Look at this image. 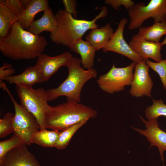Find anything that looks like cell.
<instances>
[{
	"label": "cell",
	"mask_w": 166,
	"mask_h": 166,
	"mask_svg": "<svg viewBox=\"0 0 166 166\" xmlns=\"http://www.w3.org/2000/svg\"><path fill=\"white\" fill-rule=\"evenodd\" d=\"M48 44L45 38L36 35L23 29L17 22L7 35L0 38V51L3 55L14 60L37 58Z\"/></svg>",
	"instance_id": "6da1fadb"
},
{
	"label": "cell",
	"mask_w": 166,
	"mask_h": 166,
	"mask_svg": "<svg viewBox=\"0 0 166 166\" xmlns=\"http://www.w3.org/2000/svg\"><path fill=\"white\" fill-rule=\"evenodd\" d=\"M100 9L101 12L91 20L77 19L64 10H58L55 14L57 26L55 31L50 34V39L57 45L66 46L70 49L74 42L82 39L87 31L98 28L97 21L105 17L108 13L107 6H104Z\"/></svg>",
	"instance_id": "7a4b0ae2"
},
{
	"label": "cell",
	"mask_w": 166,
	"mask_h": 166,
	"mask_svg": "<svg viewBox=\"0 0 166 166\" xmlns=\"http://www.w3.org/2000/svg\"><path fill=\"white\" fill-rule=\"evenodd\" d=\"M81 59L73 57L66 66L67 78L58 87L46 90L48 101L60 96L66 97V101L80 103L81 93L84 85L91 79L97 77V70L92 68L85 70L81 67Z\"/></svg>",
	"instance_id": "3957f363"
},
{
	"label": "cell",
	"mask_w": 166,
	"mask_h": 166,
	"mask_svg": "<svg viewBox=\"0 0 166 166\" xmlns=\"http://www.w3.org/2000/svg\"><path fill=\"white\" fill-rule=\"evenodd\" d=\"M97 112L90 106L67 101L51 106L45 120L46 128L62 131L85 120L95 118Z\"/></svg>",
	"instance_id": "277c9868"
},
{
	"label": "cell",
	"mask_w": 166,
	"mask_h": 166,
	"mask_svg": "<svg viewBox=\"0 0 166 166\" xmlns=\"http://www.w3.org/2000/svg\"><path fill=\"white\" fill-rule=\"evenodd\" d=\"M16 91L23 105L35 117L40 130L46 128L45 120L51 106L48 104V95L43 88L16 85Z\"/></svg>",
	"instance_id": "5b68a950"
},
{
	"label": "cell",
	"mask_w": 166,
	"mask_h": 166,
	"mask_svg": "<svg viewBox=\"0 0 166 166\" xmlns=\"http://www.w3.org/2000/svg\"><path fill=\"white\" fill-rule=\"evenodd\" d=\"M128 29L131 30L139 28L150 18L154 22L166 20V0H151L147 5L143 2L135 4L128 10Z\"/></svg>",
	"instance_id": "8992f818"
},
{
	"label": "cell",
	"mask_w": 166,
	"mask_h": 166,
	"mask_svg": "<svg viewBox=\"0 0 166 166\" xmlns=\"http://www.w3.org/2000/svg\"><path fill=\"white\" fill-rule=\"evenodd\" d=\"M135 65L132 62L126 67H117L114 63L107 73L99 77L97 81L99 86L109 94L123 90L126 86L131 85Z\"/></svg>",
	"instance_id": "52a82bcc"
},
{
	"label": "cell",
	"mask_w": 166,
	"mask_h": 166,
	"mask_svg": "<svg viewBox=\"0 0 166 166\" xmlns=\"http://www.w3.org/2000/svg\"><path fill=\"white\" fill-rule=\"evenodd\" d=\"M4 90L10 96L14 108L13 132L21 138L26 144L30 146L32 134L40 130V126L34 116L16 101L7 87Z\"/></svg>",
	"instance_id": "ba28073f"
},
{
	"label": "cell",
	"mask_w": 166,
	"mask_h": 166,
	"mask_svg": "<svg viewBox=\"0 0 166 166\" xmlns=\"http://www.w3.org/2000/svg\"><path fill=\"white\" fill-rule=\"evenodd\" d=\"M128 22L126 18L121 19L117 30L107 45L102 49V51H111L121 54L136 63L144 60L133 50L124 39L123 32Z\"/></svg>",
	"instance_id": "9c48e42d"
},
{
	"label": "cell",
	"mask_w": 166,
	"mask_h": 166,
	"mask_svg": "<svg viewBox=\"0 0 166 166\" xmlns=\"http://www.w3.org/2000/svg\"><path fill=\"white\" fill-rule=\"evenodd\" d=\"M149 67L143 60L136 63L129 93L132 97H151L153 82L149 74Z\"/></svg>",
	"instance_id": "30bf717a"
},
{
	"label": "cell",
	"mask_w": 166,
	"mask_h": 166,
	"mask_svg": "<svg viewBox=\"0 0 166 166\" xmlns=\"http://www.w3.org/2000/svg\"><path fill=\"white\" fill-rule=\"evenodd\" d=\"M25 9L20 0H0V38L7 35Z\"/></svg>",
	"instance_id": "8fae6325"
},
{
	"label": "cell",
	"mask_w": 166,
	"mask_h": 166,
	"mask_svg": "<svg viewBox=\"0 0 166 166\" xmlns=\"http://www.w3.org/2000/svg\"><path fill=\"white\" fill-rule=\"evenodd\" d=\"M73 57L72 54L68 52L53 57L42 53L37 58L35 66L41 73L44 82H46L61 67L63 66H67Z\"/></svg>",
	"instance_id": "7c38bea8"
},
{
	"label": "cell",
	"mask_w": 166,
	"mask_h": 166,
	"mask_svg": "<svg viewBox=\"0 0 166 166\" xmlns=\"http://www.w3.org/2000/svg\"><path fill=\"white\" fill-rule=\"evenodd\" d=\"M139 117L144 124L146 129L142 130L133 127L132 128L141 135L146 136L147 140L150 142V145L149 148L153 146L157 147L161 160L164 166L163 153L166 150V132L160 128L157 119L147 121L141 116H139Z\"/></svg>",
	"instance_id": "4fadbf2b"
},
{
	"label": "cell",
	"mask_w": 166,
	"mask_h": 166,
	"mask_svg": "<svg viewBox=\"0 0 166 166\" xmlns=\"http://www.w3.org/2000/svg\"><path fill=\"white\" fill-rule=\"evenodd\" d=\"M0 166H42L24 144L12 149L0 162Z\"/></svg>",
	"instance_id": "5bb4252c"
},
{
	"label": "cell",
	"mask_w": 166,
	"mask_h": 166,
	"mask_svg": "<svg viewBox=\"0 0 166 166\" xmlns=\"http://www.w3.org/2000/svg\"><path fill=\"white\" fill-rule=\"evenodd\" d=\"M128 44L133 50L144 60L150 58L158 62L162 60L161 49L162 46L160 42L149 41L134 35Z\"/></svg>",
	"instance_id": "9a60e30c"
},
{
	"label": "cell",
	"mask_w": 166,
	"mask_h": 166,
	"mask_svg": "<svg viewBox=\"0 0 166 166\" xmlns=\"http://www.w3.org/2000/svg\"><path fill=\"white\" fill-rule=\"evenodd\" d=\"M41 18L34 21L27 30L36 35H39L42 32L48 31L53 33L57 26V20L55 16L49 7L43 12Z\"/></svg>",
	"instance_id": "2e32d148"
},
{
	"label": "cell",
	"mask_w": 166,
	"mask_h": 166,
	"mask_svg": "<svg viewBox=\"0 0 166 166\" xmlns=\"http://www.w3.org/2000/svg\"><path fill=\"white\" fill-rule=\"evenodd\" d=\"M4 80L10 84L29 87L45 82L41 73L35 66L28 67L21 73L6 78Z\"/></svg>",
	"instance_id": "e0dca14e"
},
{
	"label": "cell",
	"mask_w": 166,
	"mask_h": 166,
	"mask_svg": "<svg viewBox=\"0 0 166 166\" xmlns=\"http://www.w3.org/2000/svg\"><path fill=\"white\" fill-rule=\"evenodd\" d=\"M114 33L110 23L103 27L91 30L85 37L86 41L90 43L97 51L105 48Z\"/></svg>",
	"instance_id": "ac0fdd59"
},
{
	"label": "cell",
	"mask_w": 166,
	"mask_h": 166,
	"mask_svg": "<svg viewBox=\"0 0 166 166\" xmlns=\"http://www.w3.org/2000/svg\"><path fill=\"white\" fill-rule=\"evenodd\" d=\"M70 49L80 55L81 64L84 68L86 69L93 68L96 50L90 43L80 39L74 42Z\"/></svg>",
	"instance_id": "d6986e66"
},
{
	"label": "cell",
	"mask_w": 166,
	"mask_h": 166,
	"mask_svg": "<svg viewBox=\"0 0 166 166\" xmlns=\"http://www.w3.org/2000/svg\"><path fill=\"white\" fill-rule=\"evenodd\" d=\"M48 7L49 2L47 0H31L18 22L23 29H27L34 22L36 15L40 12H44Z\"/></svg>",
	"instance_id": "ffe728a7"
},
{
	"label": "cell",
	"mask_w": 166,
	"mask_h": 166,
	"mask_svg": "<svg viewBox=\"0 0 166 166\" xmlns=\"http://www.w3.org/2000/svg\"><path fill=\"white\" fill-rule=\"evenodd\" d=\"M166 34V20L154 22L148 26H141L139 28L137 37L157 43L160 42L161 37Z\"/></svg>",
	"instance_id": "44dd1931"
},
{
	"label": "cell",
	"mask_w": 166,
	"mask_h": 166,
	"mask_svg": "<svg viewBox=\"0 0 166 166\" xmlns=\"http://www.w3.org/2000/svg\"><path fill=\"white\" fill-rule=\"evenodd\" d=\"M59 133L56 130H40L33 133L31 143L45 148L55 147Z\"/></svg>",
	"instance_id": "7402d4cb"
},
{
	"label": "cell",
	"mask_w": 166,
	"mask_h": 166,
	"mask_svg": "<svg viewBox=\"0 0 166 166\" xmlns=\"http://www.w3.org/2000/svg\"><path fill=\"white\" fill-rule=\"evenodd\" d=\"M88 121L86 120L82 121L60 132L55 147L59 150L65 148L74 133Z\"/></svg>",
	"instance_id": "603a6c76"
},
{
	"label": "cell",
	"mask_w": 166,
	"mask_h": 166,
	"mask_svg": "<svg viewBox=\"0 0 166 166\" xmlns=\"http://www.w3.org/2000/svg\"><path fill=\"white\" fill-rule=\"evenodd\" d=\"M152 105L145 110V115L148 120L157 119L161 116L166 117V104L162 100L152 99Z\"/></svg>",
	"instance_id": "cb8c5ba5"
},
{
	"label": "cell",
	"mask_w": 166,
	"mask_h": 166,
	"mask_svg": "<svg viewBox=\"0 0 166 166\" xmlns=\"http://www.w3.org/2000/svg\"><path fill=\"white\" fill-rule=\"evenodd\" d=\"M25 144L24 140L14 134L9 139L0 142V162L9 151L16 147Z\"/></svg>",
	"instance_id": "d4e9b609"
},
{
	"label": "cell",
	"mask_w": 166,
	"mask_h": 166,
	"mask_svg": "<svg viewBox=\"0 0 166 166\" xmlns=\"http://www.w3.org/2000/svg\"><path fill=\"white\" fill-rule=\"evenodd\" d=\"M14 114L7 113L0 119V138H2L14 132Z\"/></svg>",
	"instance_id": "484cf974"
},
{
	"label": "cell",
	"mask_w": 166,
	"mask_h": 166,
	"mask_svg": "<svg viewBox=\"0 0 166 166\" xmlns=\"http://www.w3.org/2000/svg\"><path fill=\"white\" fill-rule=\"evenodd\" d=\"M146 64L159 75L163 86L166 90V58L158 62H154L149 59L145 60Z\"/></svg>",
	"instance_id": "4316f807"
},
{
	"label": "cell",
	"mask_w": 166,
	"mask_h": 166,
	"mask_svg": "<svg viewBox=\"0 0 166 166\" xmlns=\"http://www.w3.org/2000/svg\"><path fill=\"white\" fill-rule=\"evenodd\" d=\"M105 2L116 10L121 6H124L128 10L135 4L134 2L131 0H105Z\"/></svg>",
	"instance_id": "83f0119b"
},
{
	"label": "cell",
	"mask_w": 166,
	"mask_h": 166,
	"mask_svg": "<svg viewBox=\"0 0 166 166\" xmlns=\"http://www.w3.org/2000/svg\"><path fill=\"white\" fill-rule=\"evenodd\" d=\"M15 71L11 64L5 62L3 63L0 67V86L3 83V81L4 79L13 76Z\"/></svg>",
	"instance_id": "f1b7e54d"
},
{
	"label": "cell",
	"mask_w": 166,
	"mask_h": 166,
	"mask_svg": "<svg viewBox=\"0 0 166 166\" xmlns=\"http://www.w3.org/2000/svg\"><path fill=\"white\" fill-rule=\"evenodd\" d=\"M62 2L64 5L65 11L77 18V1L75 0H62Z\"/></svg>",
	"instance_id": "f546056e"
},
{
	"label": "cell",
	"mask_w": 166,
	"mask_h": 166,
	"mask_svg": "<svg viewBox=\"0 0 166 166\" xmlns=\"http://www.w3.org/2000/svg\"><path fill=\"white\" fill-rule=\"evenodd\" d=\"M20 1L26 9L29 5L31 1V0H20Z\"/></svg>",
	"instance_id": "4dcf8cb0"
},
{
	"label": "cell",
	"mask_w": 166,
	"mask_h": 166,
	"mask_svg": "<svg viewBox=\"0 0 166 166\" xmlns=\"http://www.w3.org/2000/svg\"><path fill=\"white\" fill-rule=\"evenodd\" d=\"M165 35L166 36L164 39L163 41L161 42V45L162 46L164 45H166V34Z\"/></svg>",
	"instance_id": "1f68e13d"
}]
</instances>
